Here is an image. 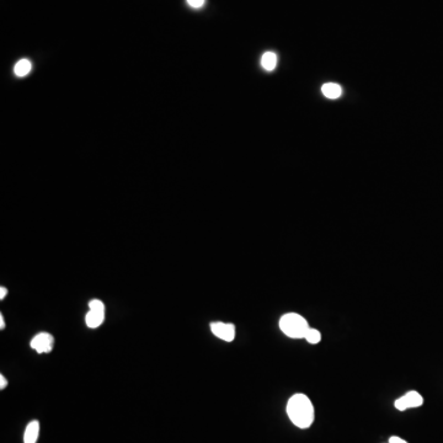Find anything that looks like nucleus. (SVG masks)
<instances>
[{
    "label": "nucleus",
    "instance_id": "7",
    "mask_svg": "<svg viewBox=\"0 0 443 443\" xmlns=\"http://www.w3.org/2000/svg\"><path fill=\"white\" fill-rule=\"evenodd\" d=\"M40 433V422L39 421H31L27 425L24 433V443H36Z\"/></svg>",
    "mask_w": 443,
    "mask_h": 443
},
{
    "label": "nucleus",
    "instance_id": "12",
    "mask_svg": "<svg viewBox=\"0 0 443 443\" xmlns=\"http://www.w3.org/2000/svg\"><path fill=\"white\" fill-rule=\"evenodd\" d=\"M187 4L191 6V8L194 9H199L201 6H203L205 4V0H187Z\"/></svg>",
    "mask_w": 443,
    "mask_h": 443
},
{
    "label": "nucleus",
    "instance_id": "8",
    "mask_svg": "<svg viewBox=\"0 0 443 443\" xmlns=\"http://www.w3.org/2000/svg\"><path fill=\"white\" fill-rule=\"evenodd\" d=\"M322 91L324 96L328 97V99H338V97L342 95V87L335 83L324 84L322 87Z\"/></svg>",
    "mask_w": 443,
    "mask_h": 443
},
{
    "label": "nucleus",
    "instance_id": "11",
    "mask_svg": "<svg viewBox=\"0 0 443 443\" xmlns=\"http://www.w3.org/2000/svg\"><path fill=\"white\" fill-rule=\"evenodd\" d=\"M304 339H306V340L309 342V344L316 345V344H319L320 340H322V334H320L319 330L309 328V330L307 331L306 336H304Z\"/></svg>",
    "mask_w": 443,
    "mask_h": 443
},
{
    "label": "nucleus",
    "instance_id": "9",
    "mask_svg": "<svg viewBox=\"0 0 443 443\" xmlns=\"http://www.w3.org/2000/svg\"><path fill=\"white\" fill-rule=\"evenodd\" d=\"M261 65L266 70H273V69L276 68V65H277V56L273 52L263 53V56L261 57Z\"/></svg>",
    "mask_w": 443,
    "mask_h": 443
},
{
    "label": "nucleus",
    "instance_id": "3",
    "mask_svg": "<svg viewBox=\"0 0 443 443\" xmlns=\"http://www.w3.org/2000/svg\"><path fill=\"white\" fill-rule=\"evenodd\" d=\"M89 313L86 314V325L89 328H99L105 320V306L101 300L94 299L89 303Z\"/></svg>",
    "mask_w": 443,
    "mask_h": 443
},
{
    "label": "nucleus",
    "instance_id": "1",
    "mask_svg": "<svg viewBox=\"0 0 443 443\" xmlns=\"http://www.w3.org/2000/svg\"><path fill=\"white\" fill-rule=\"evenodd\" d=\"M287 415L294 426L308 429L314 422V406L306 394H294L287 403Z\"/></svg>",
    "mask_w": 443,
    "mask_h": 443
},
{
    "label": "nucleus",
    "instance_id": "13",
    "mask_svg": "<svg viewBox=\"0 0 443 443\" xmlns=\"http://www.w3.org/2000/svg\"><path fill=\"white\" fill-rule=\"evenodd\" d=\"M389 443H407V442L403 438L397 437V436H393V437L389 438Z\"/></svg>",
    "mask_w": 443,
    "mask_h": 443
},
{
    "label": "nucleus",
    "instance_id": "16",
    "mask_svg": "<svg viewBox=\"0 0 443 443\" xmlns=\"http://www.w3.org/2000/svg\"><path fill=\"white\" fill-rule=\"evenodd\" d=\"M5 328V323H4V316L0 315V329H4Z\"/></svg>",
    "mask_w": 443,
    "mask_h": 443
},
{
    "label": "nucleus",
    "instance_id": "10",
    "mask_svg": "<svg viewBox=\"0 0 443 443\" xmlns=\"http://www.w3.org/2000/svg\"><path fill=\"white\" fill-rule=\"evenodd\" d=\"M31 68H32V64H31L29 59H21V61H19L16 63V65L14 67V73L20 78L25 77V75L30 73Z\"/></svg>",
    "mask_w": 443,
    "mask_h": 443
},
{
    "label": "nucleus",
    "instance_id": "5",
    "mask_svg": "<svg viewBox=\"0 0 443 443\" xmlns=\"http://www.w3.org/2000/svg\"><path fill=\"white\" fill-rule=\"evenodd\" d=\"M53 345H55V339L48 332H40L31 341V347L39 353L51 352Z\"/></svg>",
    "mask_w": 443,
    "mask_h": 443
},
{
    "label": "nucleus",
    "instance_id": "6",
    "mask_svg": "<svg viewBox=\"0 0 443 443\" xmlns=\"http://www.w3.org/2000/svg\"><path fill=\"white\" fill-rule=\"evenodd\" d=\"M210 330L217 338L222 339V340L232 342L235 339V326L233 324H225V323H212L210 324Z\"/></svg>",
    "mask_w": 443,
    "mask_h": 443
},
{
    "label": "nucleus",
    "instance_id": "2",
    "mask_svg": "<svg viewBox=\"0 0 443 443\" xmlns=\"http://www.w3.org/2000/svg\"><path fill=\"white\" fill-rule=\"evenodd\" d=\"M279 328L285 335L292 339H304L307 331L309 330V324L303 316L297 313L285 314L279 320Z\"/></svg>",
    "mask_w": 443,
    "mask_h": 443
},
{
    "label": "nucleus",
    "instance_id": "4",
    "mask_svg": "<svg viewBox=\"0 0 443 443\" xmlns=\"http://www.w3.org/2000/svg\"><path fill=\"white\" fill-rule=\"evenodd\" d=\"M423 404V398L421 397L417 392L411 391L407 392L404 397L399 398L395 400V407L400 411H405L406 409H411V407H419Z\"/></svg>",
    "mask_w": 443,
    "mask_h": 443
},
{
    "label": "nucleus",
    "instance_id": "15",
    "mask_svg": "<svg viewBox=\"0 0 443 443\" xmlns=\"http://www.w3.org/2000/svg\"><path fill=\"white\" fill-rule=\"evenodd\" d=\"M6 294H8V290H6L5 287H2L0 288V299H4V298L6 297Z\"/></svg>",
    "mask_w": 443,
    "mask_h": 443
},
{
    "label": "nucleus",
    "instance_id": "14",
    "mask_svg": "<svg viewBox=\"0 0 443 443\" xmlns=\"http://www.w3.org/2000/svg\"><path fill=\"white\" fill-rule=\"evenodd\" d=\"M6 385H8V381H6L5 379V377L4 376H0V389H4V388H6Z\"/></svg>",
    "mask_w": 443,
    "mask_h": 443
}]
</instances>
